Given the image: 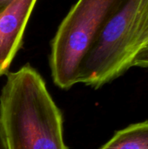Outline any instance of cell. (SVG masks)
I'll return each instance as SVG.
<instances>
[{
    "label": "cell",
    "mask_w": 148,
    "mask_h": 149,
    "mask_svg": "<svg viewBox=\"0 0 148 149\" xmlns=\"http://www.w3.org/2000/svg\"><path fill=\"white\" fill-rule=\"evenodd\" d=\"M0 127L7 149H68L62 113L44 79L29 64L7 73L0 95Z\"/></svg>",
    "instance_id": "obj_1"
},
{
    "label": "cell",
    "mask_w": 148,
    "mask_h": 149,
    "mask_svg": "<svg viewBox=\"0 0 148 149\" xmlns=\"http://www.w3.org/2000/svg\"><path fill=\"white\" fill-rule=\"evenodd\" d=\"M15 0H0V12L3 11L6 8H8Z\"/></svg>",
    "instance_id": "obj_7"
},
{
    "label": "cell",
    "mask_w": 148,
    "mask_h": 149,
    "mask_svg": "<svg viewBox=\"0 0 148 149\" xmlns=\"http://www.w3.org/2000/svg\"><path fill=\"white\" fill-rule=\"evenodd\" d=\"M126 0H78L52 38L50 67L64 90L78 84L81 63L108 20Z\"/></svg>",
    "instance_id": "obj_3"
},
{
    "label": "cell",
    "mask_w": 148,
    "mask_h": 149,
    "mask_svg": "<svg viewBox=\"0 0 148 149\" xmlns=\"http://www.w3.org/2000/svg\"><path fill=\"white\" fill-rule=\"evenodd\" d=\"M100 149H148V120L117 131Z\"/></svg>",
    "instance_id": "obj_5"
},
{
    "label": "cell",
    "mask_w": 148,
    "mask_h": 149,
    "mask_svg": "<svg viewBox=\"0 0 148 149\" xmlns=\"http://www.w3.org/2000/svg\"><path fill=\"white\" fill-rule=\"evenodd\" d=\"M133 66L148 68V44H147L136 55Z\"/></svg>",
    "instance_id": "obj_6"
},
{
    "label": "cell",
    "mask_w": 148,
    "mask_h": 149,
    "mask_svg": "<svg viewBox=\"0 0 148 149\" xmlns=\"http://www.w3.org/2000/svg\"><path fill=\"white\" fill-rule=\"evenodd\" d=\"M148 44V0H126L108 20L84 58L79 83L98 89L133 67Z\"/></svg>",
    "instance_id": "obj_2"
},
{
    "label": "cell",
    "mask_w": 148,
    "mask_h": 149,
    "mask_svg": "<svg viewBox=\"0 0 148 149\" xmlns=\"http://www.w3.org/2000/svg\"><path fill=\"white\" fill-rule=\"evenodd\" d=\"M38 0H15L0 12V76L6 74L17 51Z\"/></svg>",
    "instance_id": "obj_4"
},
{
    "label": "cell",
    "mask_w": 148,
    "mask_h": 149,
    "mask_svg": "<svg viewBox=\"0 0 148 149\" xmlns=\"http://www.w3.org/2000/svg\"><path fill=\"white\" fill-rule=\"evenodd\" d=\"M0 149H7L5 146V142H4V139L2 134V130H1V127H0Z\"/></svg>",
    "instance_id": "obj_8"
}]
</instances>
